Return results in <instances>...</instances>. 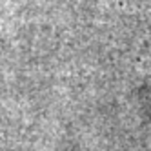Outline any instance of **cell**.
I'll list each match as a JSON object with an SVG mask.
<instances>
[]
</instances>
